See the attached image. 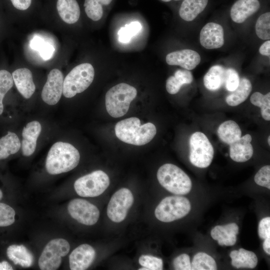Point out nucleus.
I'll use <instances>...</instances> for the list:
<instances>
[{
	"label": "nucleus",
	"instance_id": "f257e3e1",
	"mask_svg": "<svg viewBox=\"0 0 270 270\" xmlns=\"http://www.w3.org/2000/svg\"><path fill=\"white\" fill-rule=\"evenodd\" d=\"M80 154L72 144L62 142L54 143L50 149L45 162V168L50 174L67 172L78 165Z\"/></svg>",
	"mask_w": 270,
	"mask_h": 270
},
{
	"label": "nucleus",
	"instance_id": "f03ea898",
	"mask_svg": "<svg viewBox=\"0 0 270 270\" xmlns=\"http://www.w3.org/2000/svg\"><path fill=\"white\" fill-rule=\"evenodd\" d=\"M117 138L126 143L143 146L150 142L156 133V126L151 122L140 125L139 118L132 117L122 120L115 126Z\"/></svg>",
	"mask_w": 270,
	"mask_h": 270
},
{
	"label": "nucleus",
	"instance_id": "7ed1b4c3",
	"mask_svg": "<svg viewBox=\"0 0 270 270\" xmlns=\"http://www.w3.org/2000/svg\"><path fill=\"white\" fill-rule=\"evenodd\" d=\"M137 94L135 88L126 83L118 84L110 88L106 94V106L108 114L117 118L126 114L132 101Z\"/></svg>",
	"mask_w": 270,
	"mask_h": 270
},
{
	"label": "nucleus",
	"instance_id": "20e7f679",
	"mask_svg": "<svg viewBox=\"0 0 270 270\" xmlns=\"http://www.w3.org/2000/svg\"><path fill=\"white\" fill-rule=\"evenodd\" d=\"M157 178L164 188L176 195L188 194L192 187L189 176L179 167L172 164H164L158 168Z\"/></svg>",
	"mask_w": 270,
	"mask_h": 270
},
{
	"label": "nucleus",
	"instance_id": "39448f33",
	"mask_svg": "<svg viewBox=\"0 0 270 270\" xmlns=\"http://www.w3.org/2000/svg\"><path fill=\"white\" fill-rule=\"evenodd\" d=\"M94 76L92 66L83 63L74 67L64 80L62 94L71 98L84 91L92 83Z\"/></svg>",
	"mask_w": 270,
	"mask_h": 270
},
{
	"label": "nucleus",
	"instance_id": "423d86ee",
	"mask_svg": "<svg viewBox=\"0 0 270 270\" xmlns=\"http://www.w3.org/2000/svg\"><path fill=\"white\" fill-rule=\"evenodd\" d=\"M69 242L64 238H57L50 240L44 246L38 260L41 270H56L61 266L62 259L70 252Z\"/></svg>",
	"mask_w": 270,
	"mask_h": 270
},
{
	"label": "nucleus",
	"instance_id": "0eeeda50",
	"mask_svg": "<svg viewBox=\"0 0 270 270\" xmlns=\"http://www.w3.org/2000/svg\"><path fill=\"white\" fill-rule=\"evenodd\" d=\"M191 209L189 200L182 196H170L164 198L154 210L156 218L164 222L180 219L188 214Z\"/></svg>",
	"mask_w": 270,
	"mask_h": 270
},
{
	"label": "nucleus",
	"instance_id": "6e6552de",
	"mask_svg": "<svg viewBox=\"0 0 270 270\" xmlns=\"http://www.w3.org/2000/svg\"><path fill=\"white\" fill-rule=\"evenodd\" d=\"M110 183L108 175L102 170H97L78 178L74 186L78 196L92 198L102 194L107 189Z\"/></svg>",
	"mask_w": 270,
	"mask_h": 270
},
{
	"label": "nucleus",
	"instance_id": "1a4fd4ad",
	"mask_svg": "<svg viewBox=\"0 0 270 270\" xmlns=\"http://www.w3.org/2000/svg\"><path fill=\"white\" fill-rule=\"evenodd\" d=\"M214 150L208 137L204 133L196 132L190 138V160L199 168H206L212 162Z\"/></svg>",
	"mask_w": 270,
	"mask_h": 270
},
{
	"label": "nucleus",
	"instance_id": "9d476101",
	"mask_svg": "<svg viewBox=\"0 0 270 270\" xmlns=\"http://www.w3.org/2000/svg\"><path fill=\"white\" fill-rule=\"evenodd\" d=\"M67 210L72 218L85 226L96 224L100 218V211L96 206L82 198L71 200L67 205Z\"/></svg>",
	"mask_w": 270,
	"mask_h": 270
},
{
	"label": "nucleus",
	"instance_id": "9b49d317",
	"mask_svg": "<svg viewBox=\"0 0 270 270\" xmlns=\"http://www.w3.org/2000/svg\"><path fill=\"white\" fill-rule=\"evenodd\" d=\"M134 200V196L130 190L124 188L118 190L114 194L108 204V216L114 222H122L126 218Z\"/></svg>",
	"mask_w": 270,
	"mask_h": 270
},
{
	"label": "nucleus",
	"instance_id": "f8f14e48",
	"mask_svg": "<svg viewBox=\"0 0 270 270\" xmlns=\"http://www.w3.org/2000/svg\"><path fill=\"white\" fill-rule=\"evenodd\" d=\"M64 76L58 69L52 70L42 92V98L46 104L53 106L60 100L63 90Z\"/></svg>",
	"mask_w": 270,
	"mask_h": 270
},
{
	"label": "nucleus",
	"instance_id": "ddd939ff",
	"mask_svg": "<svg viewBox=\"0 0 270 270\" xmlns=\"http://www.w3.org/2000/svg\"><path fill=\"white\" fill-rule=\"evenodd\" d=\"M96 250L90 245L82 244L75 248L68 257L69 267L71 270H84L93 262Z\"/></svg>",
	"mask_w": 270,
	"mask_h": 270
},
{
	"label": "nucleus",
	"instance_id": "4468645a",
	"mask_svg": "<svg viewBox=\"0 0 270 270\" xmlns=\"http://www.w3.org/2000/svg\"><path fill=\"white\" fill-rule=\"evenodd\" d=\"M201 45L206 49H215L224 44V32L222 26L215 22H208L200 32Z\"/></svg>",
	"mask_w": 270,
	"mask_h": 270
},
{
	"label": "nucleus",
	"instance_id": "2eb2a0df",
	"mask_svg": "<svg viewBox=\"0 0 270 270\" xmlns=\"http://www.w3.org/2000/svg\"><path fill=\"white\" fill-rule=\"evenodd\" d=\"M166 60L169 65L180 66L187 70H192L200 64V56L194 50L185 49L169 53Z\"/></svg>",
	"mask_w": 270,
	"mask_h": 270
},
{
	"label": "nucleus",
	"instance_id": "dca6fc26",
	"mask_svg": "<svg viewBox=\"0 0 270 270\" xmlns=\"http://www.w3.org/2000/svg\"><path fill=\"white\" fill-rule=\"evenodd\" d=\"M42 130L40 124L36 120L28 122L22 131V150L25 156H31L35 151L36 142Z\"/></svg>",
	"mask_w": 270,
	"mask_h": 270
},
{
	"label": "nucleus",
	"instance_id": "f3484780",
	"mask_svg": "<svg viewBox=\"0 0 270 270\" xmlns=\"http://www.w3.org/2000/svg\"><path fill=\"white\" fill-rule=\"evenodd\" d=\"M251 136L246 134L230 144V156L234 162H244L252 156L254 150L250 144Z\"/></svg>",
	"mask_w": 270,
	"mask_h": 270
},
{
	"label": "nucleus",
	"instance_id": "a211bd4d",
	"mask_svg": "<svg viewBox=\"0 0 270 270\" xmlns=\"http://www.w3.org/2000/svg\"><path fill=\"white\" fill-rule=\"evenodd\" d=\"M5 254L14 265L24 268L32 266L34 256L29 250L23 244H11L5 250Z\"/></svg>",
	"mask_w": 270,
	"mask_h": 270
},
{
	"label": "nucleus",
	"instance_id": "6ab92c4d",
	"mask_svg": "<svg viewBox=\"0 0 270 270\" xmlns=\"http://www.w3.org/2000/svg\"><path fill=\"white\" fill-rule=\"evenodd\" d=\"M258 0H238L230 9V17L236 23H242L260 8Z\"/></svg>",
	"mask_w": 270,
	"mask_h": 270
},
{
	"label": "nucleus",
	"instance_id": "aec40b11",
	"mask_svg": "<svg viewBox=\"0 0 270 270\" xmlns=\"http://www.w3.org/2000/svg\"><path fill=\"white\" fill-rule=\"evenodd\" d=\"M12 76L18 91L25 98H30L36 90L31 71L26 68H18L13 72Z\"/></svg>",
	"mask_w": 270,
	"mask_h": 270
},
{
	"label": "nucleus",
	"instance_id": "412c9836",
	"mask_svg": "<svg viewBox=\"0 0 270 270\" xmlns=\"http://www.w3.org/2000/svg\"><path fill=\"white\" fill-rule=\"evenodd\" d=\"M14 206L8 202H0V238L5 237L13 229L17 221Z\"/></svg>",
	"mask_w": 270,
	"mask_h": 270
},
{
	"label": "nucleus",
	"instance_id": "4be33fe9",
	"mask_svg": "<svg viewBox=\"0 0 270 270\" xmlns=\"http://www.w3.org/2000/svg\"><path fill=\"white\" fill-rule=\"evenodd\" d=\"M56 8L60 18L67 24H73L79 20L80 10L76 0H58Z\"/></svg>",
	"mask_w": 270,
	"mask_h": 270
},
{
	"label": "nucleus",
	"instance_id": "5701e85b",
	"mask_svg": "<svg viewBox=\"0 0 270 270\" xmlns=\"http://www.w3.org/2000/svg\"><path fill=\"white\" fill-rule=\"evenodd\" d=\"M226 69L222 66H212L204 77L205 87L210 90L216 91L224 84Z\"/></svg>",
	"mask_w": 270,
	"mask_h": 270
},
{
	"label": "nucleus",
	"instance_id": "b1692460",
	"mask_svg": "<svg viewBox=\"0 0 270 270\" xmlns=\"http://www.w3.org/2000/svg\"><path fill=\"white\" fill-rule=\"evenodd\" d=\"M208 0H184L179 9V15L184 20L195 19L206 6Z\"/></svg>",
	"mask_w": 270,
	"mask_h": 270
},
{
	"label": "nucleus",
	"instance_id": "393cba45",
	"mask_svg": "<svg viewBox=\"0 0 270 270\" xmlns=\"http://www.w3.org/2000/svg\"><path fill=\"white\" fill-rule=\"evenodd\" d=\"M220 139L230 145L242 136L240 127L235 122L231 120L222 122L217 130Z\"/></svg>",
	"mask_w": 270,
	"mask_h": 270
},
{
	"label": "nucleus",
	"instance_id": "a878e982",
	"mask_svg": "<svg viewBox=\"0 0 270 270\" xmlns=\"http://www.w3.org/2000/svg\"><path fill=\"white\" fill-rule=\"evenodd\" d=\"M252 90L250 82L246 78L240 80L237 88L228 95L226 99L227 104L235 106L245 101L248 98Z\"/></svg>",
	"mask_w": 270,
	"mask_h": 270
},
{
	"label": "nucleus",
	"instance_id": "bb28decb",
	"mask_svg": "<svg viewBox=\"0 0 270 270\" xmlns=\"http://www.w3.org/2000/svg\"><path fill=\"white\" fill-rule=\"evenodd\" d=\"M193 80L192 72L188 70H177L174 76H170L166 82L167 92L172 94H176L184 84H190Z\"/></svg>",
	"mask_w": 270,
	"mask_h": 270
},
{
	"label": "nucleus",
	"instance_id": "cd10ccee",
	"mask_svg": "<svg viewBox=\"0 0 270 270\" xmlns=\"http://www.w3.org/2000/svg\"><path fill=\"white\" fill-rule=\"evenodd\" d=\"M20 146L21 143L17 135L8 132L6 135L0 138V160L6 159L16 153Z\"/></svg>",
	"mask_w": 270,
	"mask_h": 270
},
{
	"label": "nucleus",
	"instance_id": "c85d7f7f",
	"mask_svg": "<svg viewBox=\"0 0 270 270\" xmlns=\"http://www.w3.org/2000/svg\"><path fill=\"white\" fill-rule=\"evenodd\" d=\"M258 263L256 254L252 252L240 248L236 256L232 259V266L237 268H254Z\"/></svg>",
	"mask_w": 270,
	"mask_h": 270
},
{
	"label": "nucleus",
	"instance_id": "c756f323",
	"mask_svg": "<svg viewBox=\"0 0 270 270\" xmlns=\"http://www.w3.org/2000/svg\"><path fill=\"white\" fill-rule=\"evenodd\" d=\"M112 0H84V6L87 16L94 21L99 20L103 16V6L109 5Z\"/></svg>",
	"mask_w": 270,
	"mask_h": 270
},
{
	"label": "nucleus",
	"instance_id": "7c9ffc66",
	"mask_svg": "<svg viewBox=\"0 0 270 270\" xmlns=\"http://www.w3.org/2000/svg\"><path fill=\"white\" fill-rule=\"evenodd\" d=\"M191 266L192 270H215L217 268L215 260L210 255L202 252L195 254Z\"/></svg>",
	"mask_w": 270,
	"mask_h": 270
},
{
	"label": "nucleus",
	"instance_id": "2f4dec72",
	"mask_svg": "<svg viewBox=\"0 0 270 270\" xmlns=\"http://www.w3.org/2000/svg\"><path fill=\"white\" fill-rule=\"evenodd\" d=\"M142 28L140 23L134 21L122 27L118 32V40L122 43H128L132 38L138 34Z\"/></svg>",
	"mask_w": 270,
	"mask_h": 270
},
{
	"label": "nucleus",
	"instance_id": "473e14b6",
	"mask_svg": "<svg viewBox=\"0 0 270 270\" xmlns=\"http://www.w3.org/2000/svg\"><path fill=\"white\" fill-rule=\"evenodd\" d=\"M257 36L262 40L270 38V12H267L261 14L258 18L256 26Z\"/></svg>",
	"mask_w": 270,
	"mask_h": 270
},
{
	"label": "nucleus",
	"instance_id": "72a5a7b5",
	"mask_svg": "<svg viewBox=\"0 0 270 270\" xmlns=\"http://www.w3.org/2000/svg\"><path fill=\"white\" fill-rule=\"evenodd\" d=\"M12 75L7 70H0V115L4 110L2 100L5 94L13 86Z\"/></svg>",
	"mask_w": 270,
	"mask_h": 270
},
{
	"label": "nucleus",
	"instance_id": "f704fd0d",
	"mask_svg": "<svg viewBox=\"0 0 270 270\" xmlns=\"http://www.w3.org/2000/svg\"><path fill=\"white\" fill-rule=\"evenodd\" d=\"M138 262L142 266V268L140 270H161L163 268L162 260L152 256H141L139 258Z\"/></svg>",
	"mask_w": 270,
	"mask_h": 270
},
{
	"label": "nucleus",
	"instance_id": "c9c22d12",
	"mask_svg": "<svg viewBox=\"0 0 270 270\" xmlns=\"http://www.w3.org/2000/svg\"><path fill=\"white\" fill-rule=\"evenodd\" d=\"M254 180L258 186L270 189V166L266 165L261 168L256 174Z\"/></svg>",
	"mask_w": 270,
	"mask_h": 270
},
{
	"label": "nucleus",
	"instance_id": "e433bc0d",
	"mask_svg": "<svg viewBox=\"0 0 270 270\" xmlns=\"http://www.w3.org/2000/svg\"><path fill=\"white\" fill-rule=\"evenodd\" d=\"M240 77L236 70L232 68L226 69V74L224 86L229 92L235 90L240 82Z\"/></svg>",
	"mask_w": 270,
	"mask_h": 270
},
{
	"label": "nucleus",
	"instance_id": "4c0bfd02",
	"mask_svg": "<svg viewBox=\"0 0 270 270\" xmlns=\"http://www.w3.org/2000/svg\"><path fill=\"white\" fill-rule=\"evenodd\" d=\"M173 266L176 270H191L192 266L190 256L186 254L176 257L173 261Z\"/></svg>",
	"mask_w": 270,
	"mask_h": 270
},
{
	"label": "nucleus",
	"instance_id": "58836bf2",
	"mask_svg": "<svg viewBox=\"0 0 270 270\" xmlns=\"http://www.w3.org/2000/svg\"><path fill=\"white\" fill-rule=\"evenodd\" d=\"M259 237L264 240L270 237V217L268 216L262 218L259 222L258 227Z\"/></svg>",
	"mask_w": 270,
	"mask_h": 270
},
{
	"label": "nucleus",
	"instance_id": "ea45409f",
	"mask_svg": "<svg viewBox=\"0 0 270 270\" xmlns=\"http://www.w3.org/2000/svg\"><path fill=\"white\" fill-rule=\"evenodd\" d=\"M54 50L52 45L48 43H44L38 52L42 59L47 60L53 56Z\"/></svg>",
	"mask_w": 270,
	"mask_h": 270
},
{
	"label": "nucleus",
	"instance_id": "a19ab883",
	"mask_svg": "<svg viewBox=\"0 0 270 270\" xmlns=\"http://www.w3.org/2000/svg\"><path fill=\"white\" fill-rule=\"evenodd\" d=\"M268 96H270V92L265 95L260 92H255L251 96L250 100L252 104L260 108Z\"/></svg>",
	"mask_w": 270,
	"mask_h": 270
},
{
	"label": "nucleus",
	"instance_id": "79ce46f5",
	"mask_svg": "<svg viewBox=\"0 0 270 270\" xmlns=\"http://www.w3.org/2000/svg\"><path fill=\"white\" fill-rule=\"evenodd\" d=\"M260 112L262 118L267 121L270 120V96H268L260 107Z\"/></svg>",
	"mask_w": 270,
	"mask_h": 270
},
{
	"label": "nucleus",
	"instance_id": "37998d69",
	"mask_svg": "<svg viewBox=\"0 0 270 270\" xmlns=\"http://www.w3.org/2000/svg\"><path fill=\"white\" fill-rule=\"evenodd\" d=\"M14 6L18 10H24L30 6L32 0H10Z\"/></svg>",
	"mask_w": 270,
	"mask_h": 270
},
{
	"label": "nucleus",
	"instance_id": "c03bdc74",
	"mask_svg": "<svg viewBox=\"0 0 270 270\" xmlns=\"http://www.w3.org/2000/svg\"><path fill=\"white\" fill-rule=\"evenodd\" d=\"M44 43L45 42L42 38L36 36L30 40V46L32 49L39 51Z\"/></svg>",
	"mask_w": 270,
	"mask_h": 270
},
{
	"label": "nucleus",
	"instance_id": "a18cd8bd",
	"mask_svg": "<svg viewBox=\"0 0 270 270\" xmlns=\"http://www.w3.org/2000/svg\"><path fill=\"white\" fill-rule=\"evenodd\" d=\"M222 226L228 234L236 235L238 233L239 228L235 223H230Z\"/></svg>",
	"mask_w": 270,
	"mask_h": 270
},
{
	"label": "nucleus",
	"instance_id": "49530a36",
	"mask_svg": "<svg viewBox=\"0 0 270 270\" xmlns=\"http://www.w3.org/2000/svg\"><path fill=\"white\" fill-rule=\"evenodd\" d=\"M260 53L264 56H270V41L267 40L264 42L259 48Z\"/></svg>",
	"mask_w": 270,
	"mask_h": 270
},
{
	"label": "nucleus",
	"instance_id": "de8ad7c7",
	"mask_svg": "<svg viewBox=\"0 0 270 270\" xmlns=\"http://www.w3.org/2000/svg\"><path fill=\"white\" fill-rule=\"evenodd\" d=\"M14 268L8 260H2L0 261V270H13Z\"/></svg>",
	"mask_w": 270,
	"mask_h": 270
},
{
	"label": "nucleus",
	"instance_id": "09e8293b",
	"mask_svg": "<svg viewBox=\"0 0 270 270\" xmlns=\"http://www.w3.org/2000/svg\"><path fill=\"white\" fill-rule=\"evenodd\" d=\"M210 234L212 238L214 240H218L220 237L224 236L222 232L216 227L212 230Z\"/></svg>",
	"mask_w": 270,
	"mask_h": 270
},
{
	"label": "nucleus",
	"instance_id": "8fccbe9b",
	"mask_svg": "<svg viewBox=\"0 0 270 270\" xmlns=\"http://www.w3.org/2000/svg\"><path fill=\"white\" fill-rule=\"evenodd\" d=\"M10 196L8 191H5L2 188H0V202H10L8 201Z\"/></svg>",
	"mask_w": 270,
	"mask_h": 270
},
{
	"label": "nucleus",
	"instance_id": "3c124183",
	"mask_svg": "<svg viewBox=\"0 0 270 270\" xmlns=\"http://www.w3.org/2000/svg\"><path fill=\"white\" fill-rule=\"evenodd\" d=\"M263 249L268 254H270V237L264 240Z\"/></svg>",
	"mask_w": 270,
	"mask_h": 270
},
{
	"label": "nucleus",
	"instance_id": "603ef678",
	"mask_svg": "<svg viewBox=\"0 0 270 270\" xmlns=\"http://www.w3.org/2000/svg\"><path fill=\"white\" fill-rule=\"evenodd\" d=\"M268 145L270 146V136H268Z\"/></svg>",
	"mask_w": 270,
	"mask_h": 270
},
{
	"label": "nucleus",
	"instance_id": "864d4df0",
	"mask_svg": "<svg viewBox=\"0 0 270 270\" xmlns=\"http://www.w3.org/2000/svg\"><path fill=\"white\" fill-rule=\"evenodd\" d=\"M161 0L164 2H169L171 1L172 0Z\"/></svg>",
	"mask_w": 270,
	"mask_h": 270
},
{
	"label": "nucleus",
	"instance_id": "5fc2aeb1",
	"mask_svg": "<svg viewBox=\"0 0 270 270\" xmlns=\"http://www.w3.org/2000/svg\"></svg>",
	"mask_w": 270,
	"mask_h": 270
}]
</instances>
